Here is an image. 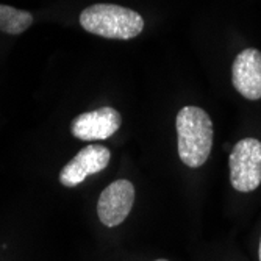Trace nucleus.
<instances>
[{"instance_id": "nucleus-1", "label": "nucleus", "mask_w": 261, "mask_h": 261, "mask_svg": "<svg viewBox=\"0 0 261 261\" xmlns=\"http://www.w3.org/2000/svg\"><path fill=\"white\" fill-rule=\"evenodd\" d=\"M178 156L188 168L197 169L205 164L213 147V122L208 113L199 107H183L177 114Z\"/></svg>"}, {"instance_id": "nucleus-2", "label": "nucleus", "mask_w": 261, "mask_h": 261, "mask_svg": "<svg viewBox=\"0 0 261 261\" xmlns=\"http://www.w3.org/2000/svg\"><path fill=\"white\" fill-rule=\"evenodd\" d=\"M80 25L88 33L108 39H132L141 35L144 19L135 10L114 4H96L80 14Z\"/></svg>"}, {"instance_id": "nucleus-7", "label": "nucleus", "mask_w": 261, "mask_h": 261, "mask_svg": "<svg viewBox=\"0 0 261 261\" xmlns=\"http://www.w3.org/2000/svg\"><path fill=\"white\" fill-rule=\"evenodd\" d=\"M234 89L249 100L261 99V52L246 49L234 58L231 66Z\"/></svg>"}, {"instance_id": "nucleus-8", "label": "nucleus", "mask_w": 261, "mask_h": 261, "mask_svg": "<svg viewBox=\"0 0 261 261\" xmlns=\"http://www.w3.org/2000/svg\"><path fill=\"white\" fill-rule=\"evenodd\" d=\"M32 23H33V16L29 11L0 4V32L8 35H20Z\"/></svg>"}, {"instance_id": "nucleus-9", "label": "nucleus", "mask_w": 261, "mask_h": 261, "mask_svg": "<svg viewBox=\"0 0 261 261\" xmlns=\"http://www.w3.org/2000/svg\"><path fill=\"white\" fill-rule=\"evenodd\" d=\"M258 258L261 261V238H259V247H258Z\"/></svg>"}, {"instance_id": "nucleus-6", "label": "nucleus", "mask_w": 261, "mask_h": 261, "mask_svg": "<svg viewBox=\"0 0 261 261\" xmlns=\"http://www.w3.org/2000/svg\"><path fill=\"white\" fill-rule=\"evenodd\" d=\"M111 158V152L100 144L83 147L60 172V181L66 188H74L86 180V177L103 171Z\"/></svg>"}, {"instance_id": "nucleus-5", "label": "nucleus", "mask_w": 261, "mask_h": 261, "mask_svg": "<svg viewBox=\"0 0 261 261\" xmlns=\"http://www.w3.org/2000/svg\"><path fill=\"white\" fill-rule=\"evenodd\" d=\"M121 124V113L111 107H103L79 114L70 124V132L82 141H103L119 130Z\"/></svg>"}, {"instance_id": "nucleus-10", "label": "nucleus", "mask_w": 261, "mask_h": 261, "mask_svg": "<svg viewBox=\"0 0 261 261\" xmlns=\"http://www.w3.org/2000/svg\"><path fill=\"white\" fill-rule=\"evenodd\" d=\"M155 261H169V259H163V258H160V259H155Z\"/></svg>"}, {"instance_id": "nucleus-4", "label": "nucleus", "mask_w": 261, "mask_h": 261, "mask_svg": "<svg viewBox=\"0 0 261 261\" xmlns=\"http://www.w3.org/2000/svg\"><path fill=\"white\" fill-rule=\"evenodd\" d=\"M135 203V186L128 180H116L108 185L97 202V215L103 225H121Z\"/></svg>"}, {"instance_id": "nucleus-3", "label": "nucleus", "mask_w": 261, "mask_h": 261, "mask_svg": "<svg viewBox=\"0 0 261 261\" xmlns=\"http://www.w3.org/2000/svg\"><path fill=\"white\" fill-rule=\"evenodd\" d=\"M230 181L240 193H252L261 185V142L244 138L230 153Z\"/></svg>"}]
</instances>
